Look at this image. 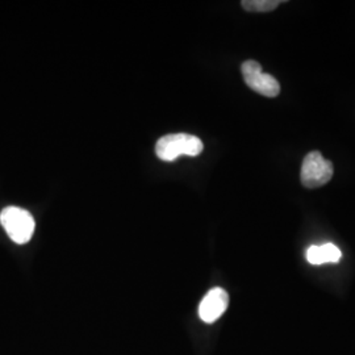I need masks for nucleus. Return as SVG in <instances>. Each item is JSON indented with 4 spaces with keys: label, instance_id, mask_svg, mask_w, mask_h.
I'll use <instances>...</instances> for the list:
<instances>
[{
    "label": "nucleus",
    "instance_id": "nucleus-5",
    "mask_svg": "<svg viewBox=\"0 0 355 355\" xmlns=\"http://www.w3.org/2000/svg\"><path fill=\"white\" fill-rule=\"evenodd\" d=\"M229 305V296L225 290L216 287L208 292L199 305V316L204 322H215L227 311Z\"/></svg>",
    "mask_w": 355,
    "mask_h": 355
},
{
    "label": "nucleus",
    "instance_id": "nucleus-1",
    "mask_svg": "<svg viewBox=\"0 0 355 355\" xmlns=\"http://www.w3.org/2000/svg\"><path fill=\"white\" fill-rule=\"evenodd\" d=\"M203 142L199 137L187 133H177L167 135L157 141L155 154L164 162H174L180 155L196 157L203 152Z\"/></svg>",
    "mask_w": 355,
    "mask_h": 355
},
{
    "label": "nucleus",
    "instance_id": "nucleus-2",
    "mask_svg": "<svg viewBox=\"0 0 355 355\" xmlns=\"http://www.w3.org/2000/svg\"><path fill=\"white\" fill-rule=\"evenodd\" d=\"M0 224L15 243L24 245L31 241L36 223L33 216L19 207H7L0 214Z\"/></svg>",
    "mask_w": 355,
    "mask_h": 355
},
{
    "label": "nucleus",
    "instance_id": "nucleus-6",
    "mask_svg": "<svg viewBox=\"0 0 355 355\" xmlns=\"http://www.w3.org/2000/svg\"><path fill=\"white\" fill-rule=\"evenodd\" d=\"M341 250L336 245L325 243L321 246H311L306 252V259L312 265L337 263L341 259Z\"/></svg>",
    "mask_w": 355,
    "mask_h": 355
},
{
    "label": "nucleus",
    "instance_id": "nucleus-4",
    "mask_svg": "<svg viewBox=\"0 0 355 355\" xmlns=\"http://www.w3.org/2000/svg\"><path fill=\"white\" fill-rule=\"evenodd\" d=\"M241 71L245 83L255 92L266 98H275L279 95V82L274 76L263 73L262 66L257 61H245L242 64Z\"/></svg>",
    "mask_w": 355,
    "mask_h": 355
},
{
    "label": "nucleus",
    "instance_id": "nucleus-7",
    "mask_svg": "<svg viewBox=\"0 0 355 355\" xmlns=\"http://www.w3.org/2000/svg\"><path fill=\"white\" fill-rule=\"evenodd\" d=\"M280 3V0H243L241 6L249 12H271L279 7Z\"/></svg>",
    "mask_w": 355,
    "mask_h": 355
},
{
    "label": "nucleus",
    "instance_id": "nucleus-3",
    "mask_svg": "<svg viewBox=\"0 0 355 355\" xmlns=\"http://www.w3.org/2000/svg\"><path fill=\"white\" fill-rule=\"evenodd\" d=\"M333 177V165L320 152H311L305 155L300 179L306 189H318L325 186Z\"/></svg>",
    "mask_w": 355,
    "mask_h": 355
}]
</instances>
